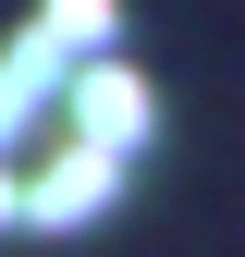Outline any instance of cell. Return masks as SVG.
<instances>
[{"instance_id":"1","label":"cell","mask_w":245,"mask_h":257,"mask_svg":"<svg viewBox=\"0 0 245 257\" xmlns=\"http://www.w3.org/2000/svg\"><path fill=\"white\" fill-rule=\"evenodd\" d=\"M61 86H74V147H98V159L147 147V86L122 74V61H86V74H61Z\"/></svg>"},{"instance_id":"3","label":"cell","mask_w":245,"mask_h":257,"mask_svg":"<svg viewBox=\"0 0 245 257\" xmlns=\"http://www.w3.org/2000/svg\"><path fill=\"white\" fill-rule=\"evenodd\" d=\"M49 49H110V0H49Z\"/></svg>"},{"instance_id":"4","label":"cell","mask_w":245,"mask_h":257,"mask_svg":"<svg viewBox=\"0 0 245 257\" xmlns=\"http://www.w3.org/2000/svg\"><path fill=\"white\" fill-rule=\"evenodd\" d=\"M0 220H25V184H13V172H0Z\"/></svg>"},{"instance_id":"2","label":"cell","mask_w":245,"mask_h":257,"mask_svg":"<svg viewBox=\"0 0 245 257\" xmlns=\"http://www.w3.org/2000/svg\"><path fill=\"white\" fill-rule=\"evenodd\" d=\"M110 184H122V159H98V147H74L49 184H25V220H86V208H110Z\"/></svg>"}]
</instances>
